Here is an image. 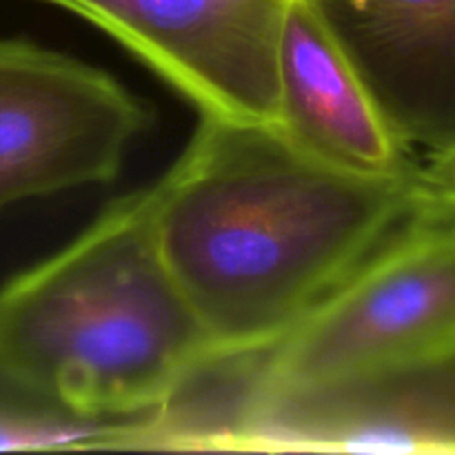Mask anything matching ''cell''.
<instances>
[{"label": "cell", "instance_id": "cell-3", "mask_svg": "<svg viewBox=\"0 0 455 455\" xmlns=\"http://www.w3.org/2000/svg\"><path fill=\"white\" fill-rule=\"evenodd\" d=\"M455 347V227L409 216L269 345L213 354L196 376L222 389L307 387Z\"/></svg>", "mask_w": 455, "mask_h": 455}, {"label": "cell", "instance_id": "cell-4", "mask_svg": "<svg viewBox=\"0 0 455 455\" xmlns=\"http://www.w3.org/2000/svg\"><path fill=\"white\" fill-rule=\"evenodd\" d=\"M158 443L163 451L455 453V347L287 389L198 378L163 418Z\"/></svg>", "mask_w": 455, "mask_h": 455}, {"label": "cell", "instance_id": "cell-8", "mask_svg": "<svg viewBox=\"0 0 455 455\" xmlns=\"http://www.w3.org/2000/svg\"><path fill=\"white\" fill-rule=\"evenodd\" d=\"M280 127L349 172L409 173L403 145L331 31L307 0H289L278 53Z\"/></svg>", "mask_w": 455, "mask_h": 455}, {"label": "cell", "instance_id": "cell-5", "mask_svg": "<svg viewBox=\"0 0 455 455\" xmlns=\"http://www.w3.org/2000/svg\"><path fill=\"white\" fill-rule=\"evenodd\" d=\"M154 114L107 71L27 38H0V212L116 180Z\"/></svg>", "mask_w": 455, "mask_h": 455}, {"label": "cell", "instance_id": "cell-1", "mask_svg": "<svg viewBox=\"0 0 455 455\" xmlns=\"http://www.w3.org/2000/svg\"><path fill=\"white\" fill-rule=\"evenodd\" d=\"M413 172H349L280 124L200 116L154 182V225L216 354L269 345L380 247L409 218Z\"/></svg>", "mask_w": 455, "mask_h": 455}, {"label": "cell", "instance_id": "cell-6", "mask_svg": "<svg viewBox=\"0 0 455 455\" xmlns=\"http://www.w3.org/2000/svg\"><path fill=\"white\" fill-rule=\"evenodd\" d=\"M118 40L200 116L278 124L289 0H43Z\"/></svg>", "mask_w": 455, "mask_h": 455}, {"label": "cell", "instance_id": "cell-7", "mask_svg": "<svg viewBox=\"0 0 455 455\" xmlns=\"http://www.w3.org/2000/svg\"><path fill=\"white\" fill-rule=\"evenodd\" d=\"M411 154L455 147V0H307Z\"/></svg>", "mask_w": 455, "mask_h": 455}, {"label": "cell", "instance_id": "cell-2", "mask_svg": "<svg viewBox=\"0 0 455 455\" xmlns=\"http://www.w3.org/2000/svg\"><path fill=\"white\" fill-rule=\"evenodd\" d=\"M154 185L0 287V360L74 411L140 420L216 354L173 280Z\"/></svg>", "mask_w": 455, "mask_h": 455}, {"label": "cell", "instance_id": "cell-9", "mask_svg": "<svg viewBox=\"0 0 455 455\" xmlns=\"http://www.w3.org/2000/svg\"><path fill=\"white\" fill-rule=\"evenodd\" d=\"M133 422L83 416L0 360V451L120 449Z\"/></svg>", "mask_w": 455, "mask_h": 455}, {"label": "cell", "instance_id": "cell-10", "mask_svg": "<svg viewBox=\"0 0 455 455\" xmlns=\"http://www.w3.org/2000/svg\"><path fill=\"white\" fill-rule=\"evenodd\" d=\"M409 216L455 227V147L418 163Z\"/></svg>", "mask_w": 455, "mask_h": 455}]
</instances>
